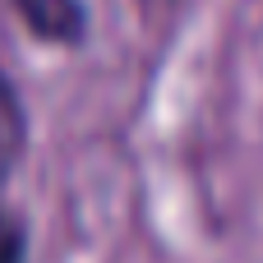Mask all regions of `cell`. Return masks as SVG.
Returning a JSON list of instances; mask_svg holds the SVG:
<instances>
[{
    "instance_id": "6da1fadb",
    "label": "cell",
    "mask_w": 263,
    "mask_h": 263,
    "mask_svg": "<svg viewBox=\"0 0 263 263\" xmlns=\"http://www.w3.org/2000/svg\"><path fill=\"white\" fill-rule=\"evenodd\" d=\"M28 153H32V111L18 79L0 60V263H32V227L9 203V190Z\"/></svg>"
},
{
    "instance_id": "7a4b0ae2",
    "label": "cell",
    "mask_w": 263,
    "mask_h": 263,
    "mask_svg": "<svg viewBox=\"0 0 263 263\" xmlns=\"http://www.w3.org/2000/svg\"><path fill=\"white\" fill-rule=\"evenodd\" d=\"M9 14L46 51H83L92 42V0H9Z\"/></svg>"
}]
</instances>
